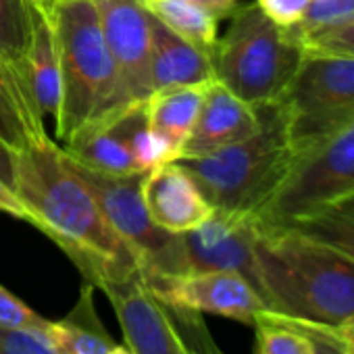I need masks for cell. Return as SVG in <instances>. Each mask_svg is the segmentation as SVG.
<instances>
[{
  "instance_id": "15",
  "label": "cell",
  "mask_w": 354,
  "mask_h": 354,
  "mask_svg": "<svg viewBox=\"0 0 354 354\" xmlns=\"http://www.w3.org/2000/svg\"><path fill=\"white\" fill-rule=\"evenodd\" d=\"M259 129V109L244 102L221 82L215 80L205 88V98L194 129L186 140L180 158H198L213 154L217 150H223L236 142L254 136Z\"/></svg>"
},
{
  "instance_id": "16",
  "label": "cell",
  "mask_w": 354,
  "mask_h": 354,
  "mask_svg": "<svg viewBox=\"0 0 354 354\" xmlns=\"http://www.w3.org/2000/svg\"><path fill=\"white\" fill-rule=\"evenodd\" d=\"M150 88L152 92L205 86L217 80L213 55L173 34L150 15Z\"/></svg>"
},
{
  "instance_id": "18",
  "label": "cell",
  "mask_w": 354,
  "mask_h": 354,
  "mask_svg": "<svg viewBox=\"0 0 354 354\" xmlns=\"http://www.w3.org/2000/svg\"><path fill=\"white\" fill-rule=\"evenodd\" d=\"M24 77L40 113L57 117L61 106V55L48 13L34 5L32 38L24 57Z\"/></svg>"
},
{
  "instance_id": "21",
  "label": "cell",
  "mask_w": 354,
  "mask_h": 354,
  "mask_svg": "<svg viewBox=\"0 0 354 354\" xmlns=\"http://www.w3.org/2000/svg\"><path fill=\"white\" fill-rule=\"evenodd\" d=\"M281 227H290L354 261V192L331 201Z\"/></svg>"
},
{
  "instance_id": "22",
  "label": "cell",
  "mask_w": 354,
  "mask_h": 354,
  "mask_svg": "<svg viewBox=\"0 0 354 354\" xmlns=\"http://www.w3.org/2000/svg\"><path fill=\"white\" fill-rule=\"evenodd\" d=\"M142 7L173 34L213 55L219 19L192 0H140Z\"/></svg>"
},
{
  "instance_id": "3",
  "label": "cell",
  "mask_w": 354,
  "mask_h": 354,
  "mask_svg": "<svg viewBox=\"0 0 354 354\" xmlns=\"http://www.w3.org/2000/svg\"><path fill=\"white\" fill-rule=\"evenodd\" d=\"M61 55V106L57 144H65L82 125L133 104L102 36L92 0H59L48 13Z\"/></svg>"
},
{
  "instance_id": "28",
  "label": "cell",
  "mask_w": 354,
  "mask_h": 354,
  "mask_svg": "<svg viewBox=\"0 0 354 354\" xmlns=\"http://www.w3.org/2000/svg\"><path fill=\"white\" fill-rule=\"evenodd\" d=\"M0 354H55V350L30 331L0 325Z\"/></svg>"
},
{
  "instance_id": "5",
  "label": "cell",
  "mask_w": 354,
  "mask_h": 354,
  "mask_svg": "<svg viewBox=\"0 0 354 354\" xmlns=\"http://www.w3.org/2000/svg\"><path fill=\"white\" fill-rule=\"evenodd\" d=\"M227 19L230 26L213 50L217 82L252 106L279 102L304 48L257 3L238 5Z\"/></svg>"
},
{
  "instance_id": "4",
  "label": "cell",
  "mask_w": 354,
  "mask_h": 354,
  "mask_svg": "<svg viewBox=\"0 0 354 354\" xmlns=\"http://www.w3.org/2000/svg\"><path fill=\"white\" fill-rule=\"evenodd\" d=\"M257 109L261 129L254 136L207 156L180 158L213 209L257 215L292 162L294 150L279 104Z\"/></svg>"
},
{
  "instance_id": "37",
  "label": "cell",
  "mask_w": 354,
  "mask_h": 354,
  "mask_svg": "<svg viewBox=\"0 0 354 354\" xmlns=\"http://www.w3.org/2000/svg\"><path fill=\"white\" fill-rule=\"evenodd\" d=\"M57 3H59V0H55V5H57Z\"/></svg>"
},
{
  "instance_id": "26",
  "label": "cell",
  "mask_w": 354,
  "mask_h": 354,
  "mask_svg": "<svg viewBox=\"0 0 354 354\" xmlns=\"http://www.w3.org/2000/svg\"><path fill=\"white\" fill-rule=\"evenodd\" d=\"M48 319L40 317L34 308H30L24 300L11 294L5 286H0V325L9 329L30 331L46 342Z\"/></svg>"
},
{
  "instance_id": "29",
  "label": "cell",
  "mask_w": 354,
  "mask_h": 354,
  "mask_svg": "<svg viewBox=\"0 0 354 354\" xmlns=\"http://www.w3.org/2000/svg\"><path fill=\"white\" fill-rule=\"evenodd\" d=\"M271 313V310H269ZM283 317V315H279ZM288 323H292L294 327H298L302 333L308 335L313 348H315V354H350L344 344L339 342V337L331 331V327L327 325H317V323H306V321H296V319H290V317H283Z\"/></svg>"
},
{
  "instance_id": "1",
  "label": "cell",
  "mask_w": 354,
  "mask_h": 354,
  "mask_svg": "<svg viewBox=\"0 0 354 354\" xmlns=\"http://www.w3.org/2000/svg\"><path fill=\"white\" fill-rule=\"evenodd\" d=\"M15 192L46 234L96 288L140 273V261L113 230L92 190L50 138L17 158Z\"/></svg>"
},
{
  "instance_id": "30",
  "label": "cell",
  "mask_w": 354,
  "mask_h": 354,
  "mask_svg": "<svg viewBox=\"0 0 354 354\" xmlns=\"http://www.w3.org/2000/svg\"><path fill=\"white\" fill-rule=\"evenodd\" d=\"M0 213H7V215L32 225V215L26 209V205L21 203V198L17 196V192L3 182H0Z\"/></svg>"
},
{
  "instance_id": "12",
  "label": "cell",
  "mask_w": 354,
  "mask_h": 354,
  "mask_svg": "<svg viewBox=\"0 0 354 354\" xmlns=\"http://www.w3.org/2000/svg\"><path fill=\"white\" fill-rule=\"evenodd\" d=\"M104 42L131 102L148 100L150 88V15L140 0H92Z\"/></svg>"
},
{
  "instance_id": "8",
  "label": "cell",
  "mask_w": 354,
  "mask_h": 354,
  "mask_svg": "<svg viewBox=\"0 0 354 354\" xmlns=\"http://www.w3.org/2000/svg\"><path fill=\"white\" fill-rule=\"evenodd\" d=\"M69 162L84 180V184L92 190L106 221L136 252L140 261V275L146 277L154 273H165L175 234L156 227L148 217L142 198V182L146 173L109 175L75 165L73 160Z\"/></svg>"
},
{
  "instance_id": "36",
  "label": "cell",
  "mask_w": 354,
  "mask_h": 354,
  "mask_svg": "<svg viewBox=\"0 0 354 354\" xmlns=\"http://www.w3.org/2000/svg\"><path fill=\"white\" fill-rule=\"evenodd\" d=\"M113 354H131V352H129V350H127L125 346H117V350H115Z\"/></svg>"
},
{
  "instance_id": "19",
  "label": "cell",
  "mask_w": 354,
  "mask_h": 354,
  "mask_svg": "<svg viewBox=\"0 0 354 354\" xmlns=\"http://www.w3.org/2000/svg\"><path fill=\"white\" fill-rule=\"evenodd\" d=\"M96 286L84 281L75 306L59 321H50L46 329V344L55 354H113L117 342L104 329L96 304Z\"/></svg>"
},
{
  "instance_id": "20",
  "label": "cell",
  "mask_w": 354,
  "mask_h": 354,
  "mask_svg": "<svg viewBox=\"0 0 354 354\" xmlns=\"http://www.w3.org/2000/svg\"><path fill=\"white\" fill-rule=\"evenodd\" d=\"M205 86H180L152 92L146 100V117L150 129L171 148L175 160L180 158L190 138L203 98Z\"/></svg>"
},
{
  "instance_id": "17",
  "label": "cell",
  "mask_w": 354,
  "mask_h": 354,
  "mask_svg": "<svg viewBox=\"0 0 354 354\" xmlns=\"http://www.w3.org/2000/svg\"><path fill=\"white\" fill-rule=\"evenodd\" d=\"M0 140L24 152L48 140L40 113L24 73L0 57Z\"/></svg>"
},
{
  "instance_id": "32",
  "label": "cell",
  "mask_w": 354,
  "mask_h": 354,
  "mask_svg": "<svg viewBox=\"0 0 354 354\" xmlns=\"http://www.w3.org/2000/svg\"><path fill=\"white\" fill-rule=\"evenodd\" d=\"M192 3L203 5L205 9H209L219 21L227 19V17L236 11V7L240 5L238 0H192Z\"/></svg>"
},
{
  "instance_id": "10",
  "label": "cell",
  "mask_w": 354,
  "mask_h": 354,
  "mask_svg": "<svg viewBox=\"0 0 354 354\" xmlns=\"http://www.w3.org/2000/svg\"><path fill=\"white\" fill-rule=\"evenodd\" d=\"M142 279L171 310L219 315L250 327H254L257 317L267 310L257 288L236 271L156 273Z\"/></svg>"
},
{
  "instance_id": "14",
  "label": "cell",
  "mask_w": 354,
  "mask_h": 354,
  "mask_svg": "<svg viewBox=\"0 0 354 354\" xmlns=\"http://www.w3.org/2000/svg\"><path fill=\"white\" fill-rule=\"evenodd\" d=\"M142 198L152 223L169 234H186L203 225L213 205L194 175L180 162H165L144 175Z\"/></svg>"
},
{
  "instance_id": "31",
  "label": "cell",
  "mask_w": 354,
  "mask_h": 354,
  "mask_svg": "<svg viewBox=\"0 0 354 354\" xmlns=\"http://www.w3.org/2000/svg\"><path fill=\"white\" fill-rule=\"evenodd\" d=\"M17 158H19V152L13 150L7 142L0 140V182L7 184L13 190H15V180H17Z\"/></svg>"
},
{
  "instance_id": "7",
  "label": "cell",
  "mask_w": 354,
  "mask_h": 354,
  "mask_svg": "<svg viewBox=\"0 0 354 354\" xmlns=\"http://www.w3.org/2000/svg\"><path fill=\"white\" fill-rule=\"evenodd\" d=\"M354 192V121L292 158L283 180L257 213L269 225H288Z\"/></svg>"
},
{
  "instance_id": "11",
  "label": "cell",
  "mask_w": 354,
  "mask_h": 354,
  "mask_svg": "<svg viewBox=\"0 0 354 354\" xmlns=\"http://www.w3.org/2000/svg\"><path fill=\"white\" fill-rule=\"evenodd\" d=\"M98 288L113 304L131 354H192L171 308L152 294L140 273Z\"/></svg>"
},
{
  "instance_id": "25",
  "label": "cell",
  "mask_w": 354,
  "mask_h": 354,
  "mask_svg": "<svg viewBox=\"0 0 354 354\" xmlns=\"http://www.w3.org/2000/svg\"><path fill=\"white\" fill-rule=\"evenodd\" d=\"M254 354H315L308 335L275 313H261L254 321Z\"/></svg>"
},
{
  "instance_id": "9",
  "label": "cell",
  "mask_w": 354,
  "mask_h": 354,
  "mask_svg": "<svg viewBox=\"0 0 354 354\" xmlns=\"http://www.w3.org/2000/svg\"><path fill=\"white\" fill-rule=\"evenodd\" d=\"M257 215L213 209L211 217L196 230L175 234L165 273L236 271L257 288Z\"/></svg>"
},
{
  "instance_id": "6",
  "label": "cell",
  "mask_w": 354,
  "mask_h": 354,
  "mask_svg": "<svg viewBox=\"0 0 354 354\" xmlns=\"http://www.w3.org/2000/svg\"><path fill=\"white\" fill-rule=\"evenodd\" d=\"M277 104L294 156L315 148L354 121V59L304 53Z\"/></svg>"
},
{
  "instance_id": "34",
  "label": "cell",
  "mask_w": 354,
  "mask_h": 354,
  "mask_svg": "<svg viewBox=\"0 0 354 354\" xmlns=\"http://www.w3.org/2000/svg\"><path fill=\"white\" fill-rule=\"evenodd\" d=\"M192 354H223V352H221L219 348H215L211 339H207V342H205V346H196V348H192Z\"/></svg>"
},
{
  "instance_id": "33",
  "label": "cell",
  "mask_w": 354,
  "mask_h": 354,
  "mask_svg": "<svg viewBox=\"0 0 354 354\" xmlns=\"http://www.w3.org/2000/svg\"><path fill=\"white\" fill-rule=\"evenodd\" d=\"M331 331L339 337V342L344 344V348H346L350 354H354V315H352L350 319H346L344 323L331 327Z\"/></svg>"
},
{
  "instance_id": "35",
  "label": "cell",
  "mask_w": 354,
  "mask_h": 354,
  "mask_svg": "<svg viewBox=\"0 0 354 354\" xmlns=\"http://www.w3.org/2000/svg\"><path fill=\"white\" fill-rule=\"evenodd\" d=\"M32 3H34L40 11H44V13H50L53 7H55V0H32Z\"/></svg>"
},
{
  "instance_id": "23",
  "label": "cell",
  "mask_w": 354,
  "mask_h": 354,
  "mask_svg": "<svg viewBox=\"0 0 354 354\" xmlns=\"http://www.w3.org/2000/svg\"><path fill=\"white\" fill-rule=\"evenodd\" d=\"M34 28L32 0H0V57L24 67V57ZM24 73V71H21Z\"/></svg>"
},
{
  "instance_id": "27",
  "label": "cell",
  "mask_w": 354,
  "mask_h": 354,
  "mask_svg": "<svg viewBox=\"0 0 354 354\" xmlns=\"http://www.w3.org/2000/svg\"><path fill=\"white\" fill-rule=\"evenodd\" d=\"M304 53H321V55L354 59V19L331 32L321 34L319 38H315L304 46Z\"/></svg>"
},
{
  "instance_id": "13",
  "label": "cell",
  "mask_w": 354,
  "mask_h": 354,
  "mask_svg": "<svg viewBox=\"0 0 354 354\" xmlns=\"http://www.w3.org/2000/svg\"><path fill=\"white\" fill-rule=\"evenodd\" d=\"M146 115V100L117 109L82 125L65 144H59L69 160L109 175L140 173L131 154V131Z\"/></svg>"
},
{
  "instance_id": "2",
  "label": "cell",
  "mask_w": 354,
  "mask_h": 354,
  "mask_svg": "<svg viewBox=\"0 0 354 354\" xmlns=\"http://www.w3.org/2000/svg\"><path fill=\"white\" fill-rule=\"evenodd\" d=\"M257 290L267 310L335 327L354 315V261L290 227L259 221Z\"/></svg>"
},
{
  "instance_id": "24",
  "label": "cell",
  "mask_w": 354,
  "mask_h": 354,
  "mask_svg": "<svg viewBox=\"0 0 354 354\" xmlns=\"http://www.w3.org/2000/svg\"><path fill=\"white\" fill-rule=\"evenodd\" d=\"M352 19L354 0H310L302 17L286 30L304 48L321 34L331 32Z\"/></svg>"
}]
</instances>
